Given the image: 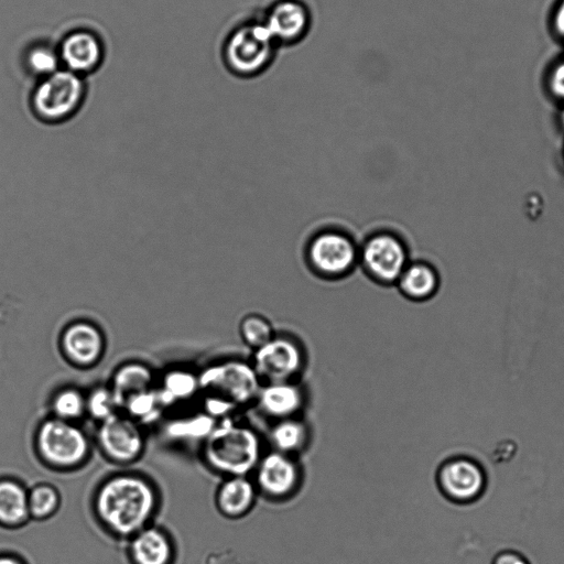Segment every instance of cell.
Segmentation results:
<instances>
[{
    "label": "cell",
    "instance_id": "obj_11",
    "mask_svg": "<svg viewBox=\"0 0 564 564\" xmlns=\"http://www.w3.org/2000/svg\"><path fill=\"white\" fill-rule=\"evenodd\" d=\"M260 18L278 45L300 42L312 24L311 11L302 0H273Z\"/></svg>",
    "mask_w": 564,
    "mask_h": 564
},
{
    "label": "cell",
    "instance_id": "obj_15",
    "mask_svg": "<svg viewBox=\"0 0 564 564\" xmlns=\"http://www.w3.org/2000/svg\"><path fill=\"white\" fill-rule=\"evenodd\" d=\"M64 355L75 365L90 366L102 355L105 337L100 328L89 321L72 322L62 333Z\"/></svg>",
    "mask_w": 564,
    "mask_h": 564
},
{
    "label": "cell",
    "instance_id": "obj_2",
    "mask_svg": "<svg viewBox=\"0 0 564 564\" xmlns=\"http://www.w3.org/2000/svg\"><path fill=\"white\" fill-rule=\"evenodd\" d=\"M204 454L215 470L246 476L262 457L261 442L253 429L225 420L207 436Z\"/></svg>",
    "mask_w": 564,
    "mask_h": 564
},
{
    "label": "cell",
    "instance_id": "obj_6",
    "mask_svg": "<svg viewBox=\"0 0 564 564\" xmlns=\"http://www.w3.org/2000/svg\"><path fill=\"white\" fill-rule=\"evenodd\" d=\"M260 380L252 364L238 359L214 364L198 378L199 387L209 397L224 400L237 409L257 399Z\"/></svg>",
    "mask_w": 564,
    "mask_h": 564
},
{
    "label": "cell",
    "instance_id": "obj_19",
    "mask_svg": "<svg viewBox=\"0 0 564 564\" xmlns=\"http://www.w3.org/2000/svg\"><path fill=\"white\" fill-rule=\"evenodd\" d=\"M131 554L137 564H167L172 547L162 531L147 528L135 533L131 542Z\"/></svg>",
    "mask_w": 564,
    "mask_h": 564
},
{
    "label": "cell",
    "instance_id": "obj_1",
    "mask_svg": "<svg viewBox=\"0 0 564 564\" xmlns=\"http://www.w3.org/2000/svg\"><path fill=\"white\" fill-rule=\"evenodd\" d=\"M155 506L153 487L143 478L130 475L110 478L96 497V511L100 520L120 535L142 530Z\"/></svg>",
    "mask_w": 564,
    "mask_h": 564
},
{
    "label": "cell",
    "instance_id": "obj_22",
    "mask_svg": "<svg viewBox=\"0 0 564 564\" xmlns=\"http://www.w3.org/2000/svg\"><path fill=\"white\" fill-rule=\"evenodd\" d=\"M269 437L274 451L292 456L304 448L308 432L306 425L294 416L279 420Z\"/></svg>",
    "mask_w": 564,
    "mask_h": 564
},
{
    "label": "cell",
    "instance_id": "obj_17",
    "mask_svg": "<svg viewBox=\"0 0 564 564\" xmlns=\"http://www.w3.org/2000/svg\"><path fill=\"white\" fill-rule=\"evenodd\" d=\"M395 285L408 300L422 302L431 299L438 290L440 276L436 269L426 261H410Z\"/></svg>",
    "mask_w": 564,
    "mask_h": 564
},
{
    "label": "cell",
    "instance_id": "obj_21",
    "mask_svg": "<svg viewBox=\"0 0 564 564\" xmlns=\"http://www.w3.org/2000/svg\"><path fill=\"white\" fill-rule=\"evenodd\" d=\"M29 517V495L24 488L12 479H0V523L15 527Z\"/></svg>",
    "mask_w": 564,
    "mask_h": 564
},
{
    "label": "cell",
    "instance_id": "obj_25",
    "mask_svg": "<svg viewBox=\"0 0 564 564\" xmlns=\"http://www.w3.org/2000/svg\"><path fill=\"white\" fill-rule=\"evenodd\" d=\"M198 387L197 377L187 371L174 370L165 376L161 397L170 401L183 400L191 397Z\"/></svg>",
    "mask_w": 564,
    "mask_h": 564
},
{
    "label": "cell",
    "instance_id": "obj_16",
    "mask_svg": "<svg viewBox=\"0 0 564 564\" xmlns=\"http://www.w3.org/2000/svg\"><path fill=\"white\" fill-rule=\"evenodd\" d=\"M256 400L264 414L283 420L295 416L303 405L304 397L300 387L292 381H280L261 387Z\"/></svg>",
    "mask_w": 564,
    "mask_h": 564
},
{
    "label": "cell",
    "instance_id": "obj_24",
    "mask_svg": "<svg viewBox=\"0 0 564 564\" xmlns=\"http://www.w3.org/2000/svg\"><path fill=\"white\" fill-rule=\"evenodd\" d=\"M239 333L245 344L253 350L263 346L275 335L270 319L259 313L247 314L240 321Z\"/></svg>",
    "mask_w": 564,
    "mask_h": 564
},
{
    "label": "cell",
    "instance_id": "obj_12",
    "mask_svg": "<svg viewBox=\"0 0 564 564\" xmlns=\"http://www.w3.org/2000/svg\"><path fill=\"white\" fill-rule=\"evenodd\" d=\"M254 470L257 489L272 499H283L294 494L301 478L294 458L278 451L262 455Z\"/></svg>",
    "mask_w": 564,
    "mask_h": 564
},
{
    "label": "cell",
    "instance_id": "obj_10",
    "mask_svg": "<svg viewBox=\"0 0 564 564\" xmlns=\"http://www.w3.org/2000/svg\"><path fill=\"white\" fill-rule=\"evenodd\" d=\"M442 494L453 502L464 505L478 500L487 487V475L479 462L467 456L452 457L437 470Z\"/></svg>",
    "mask_w": 564,
    "mask_h": 564
},
{
    "label": "cell",
    "instance_id": "obj_13",
    "mask_svg": "<svg viewBox=\"0 0 564 564\" xmlns=\"http://www.w3.org/2000/svg\"><path fill=\"white\" fill-rule=\"evenodd\" d=\"M62 67L77 75L95 72L104 58L101 39L87 29L68 32L57 45Z\"/></svg>",
    "mask_w": 564,
    "mask_h": 564
},
{
    "label": "cell",
    "instance_id": "obj_5",
    "mask_svg": "<svg viewBox=\"0 0 564 564\" xmlns=\"http://www.w3.org/2000/svg\"><path fill=\"white\" fill-rule=\"evenodd\" d=\"M359 246L345 230L325 228L307 241L305 259L308 268L325 280H339L358 264Z\"/></svg>",
    "mask_w": 564,
    "mask_h": 564
},
{
    "label": "cell",
    "instance_id": "obj_28",
    "mask_svg": "<svg viewBox=\"0 0 564 564\" xmlns=\"http://www.w3.org/2000/svg\"><path fill=\"white\" fill-rule=\"evenodd\" d=\"M162 401L161 394L156 395L149 389L130 397L124 404L135 417L147 419L158 411L159 403Z\"/></svg>",
    "mask_w": 564,
    "mask_h": 564
},
{
    "label": "cell",
    "instance_id": "obj_33",
    "mask_svg": "<svg viewBox=\"0 0 564 564\" xmlns=\"http://www.w3.org/2000/svg\"><path fill=\"white\" fill-rule=\"evenodd\" d=\"M0 564H21L17 558L11 556H0Z\"/></svg>",
    "mask_w": 564,
    "mask_h": 564
},
{
    "label": "cell",
    "instance_id": "obj_29",
    "mask_svg": "<svg viewBox=\"0 0 564 564\" xmlns=\"http://www.w3.org/2000/svg\"><path fill=\"white\" fill-rule=\"evenodd\" d=\"M116 405L111 391L102 388L94 390L86 401V409L94 417L101 421L115 414Z\"/></svg>",
    "mask_w": 564,
    "mask_h": 564
},
{
    "label": "cell",
    "instance_id": "obj_23",
    "mask_svg": "<svg viewBox=\"0 0 564 564\" xmlns=\"http://www.w3.org/2000/svg\"><path fill=\"white\" fill-rule=\"evenodd\" d=\"M23 63L28 72L40 79L62 68L57 46L47 43H36L29 46Z\"/></svg>",
    "mask_w": 564,
    "mask_h": 564
},
{
    "label": "cell",
    "instance_id": "obj_27",
    "mask_svg": "<svg viewBox=\"0 0 564 564\" xmlns=\"http://www.w3.org/2000/svg\"><path fill=\"white\" fill-rule=\"evenodd\" d=\"M52 405L58 419L68 421L77 419L84 413L86 400L78 390L67 388L55 394Z\"/></svg>",
    "mask_w": 564,
    "mask_h": 564
},
{
    "label": "cell",
    "instance_id": "obj_8",
    "mask_svg": "<svg viewBox=\"0 0 564 564\" xmlns=\"http://www.w3.org/2000/svg\"><path fill=\"white\" fill-rule=\"evenodd\" d=\"M36 444L41 456L50 464L72 467L83 462L88 453L84 432L68 421L55 417L40 426Z\"/></svg>",
    "mask_w": 564,
    "mask_h": 564
},
{
    "label": "cell",
    "instance_id": "obj_7",
    "mask_svg": "<svg viewBox=\"0 0 564 564\" xmlns=\"http://www.w3.org/2000/svg\"><path fill=\"white\" fill-rule=\"evenodd\" d=\"M409 262L408 246L393 231H375L359 246L358 264L379 284H395Z\"/></svg>",
    "mask_w": 564,
    "mask_h": 564
},
{
    "label": "cell",
    "instance_id": "obj_31",
    "mask_svg": "<svg viewBox=\"0 0 564 564\" xmlns=\"http://www.w3.org/2000/svg\"><path fill=\"white\" fill-rule=\"evenodd\" d=\"M491 564H531L529 560L518 551L502 550L491 560Z\"/></svg>",
    "mask_w": 564,
    "mask_h": 564
},
{
    "label": "cell",
    "instance_id": "obj_30",
    "mask_svg": "<svg viewBox=\"0 0 564 564\" xmlns=\"http://www.w3.org/2000/svg\"><path fill=\"white\" fill-rule=\"evenodd\" d=\"M547 89L557 100L564 101V58L552 65L547 74Z\"/></svg>",
    "mask_w": 564,
    "mask_h": 564
},
{
    "label": "cell",
    "instance_id": "obj_9",
    "mask_svg": "<svg viewBox=\"0 0 564 564\" xmlns=\"http://www.w3.org/2000/svg\"><path fill=\"white\" fill-rule=\"evenodd\" d=\"M304 350L296 338L276 334L254 350L252 366L267 382L292 381L304 366Z\"/></svg>",
    "mask_w": 564,
    "mask_h": 564
},
{
    "label": "cell",
    "instance_id": "obj_14",
    "mask_svg": "<svg viewBox=\"0 0 564 564\" xmlns=\"http://www.w3.org/2000/svg\"><path fill=\"white\" fill-rule=\"evenodd\" d=\"M98 441L102 451L120 463L135 459L143 448V436L135 423L117 414L102 420Z\"/></svg>",
    "mask_w": 564,
    "mask_h": 564
},
{
    "label": "cell",
    "instance_id": "obj_3",
    "mask_svg": "<svg viewBox=\"0 0 564 564\" xmlns=\"http://www.w3.org/2000/svg\"><path fill=\"white\" fill-rule=\"evenodd\" d=\"M276 46L261 18H249L229 31L221 54L226 67L232 74L253 77L270 66Z\"/></svg>",
    "mask_w": 564,
    "mask_h": 564
},
{
    "label": "cell",
    "instance_id": "obj_20",
    "mask_svg": "<svg viewBox=\"0 0 564 564\" xmlns=\"http://www.w3.org/2000/svg\"><path fill=\"white\" fill-rule=\"evenodd\" d=\"M152 372L143 364L130 362L118 369L110 389L117 405L124 404L127 400L140 392L150 389Z\"/></svg>",
    "mask_w": 564,
    "mask_h": 564
},
{
    "label": "cell",
    "instance_id": "obj_4",
    "mask_svg": "<svg viewBox=\"0 0 564 564\" xmlns=\"http://www.w3.org/2000/svg\"><path fill=\"white\" fill-rule=\"evenodd\" d=\"M85 94L83 76L62 67L39 80L31 93V110L43 122H63L78 111Z\"/></svg>",
    "mask_w": 564,
    "mask_h": 564
},
{
    "label": "cell",
    "instance_id": "obj_26",
    "mask_svg": "<svg viewBox=\"0 0 564 564\" xmlns=\"http://www.w3.org/2000/svg\"><path fill=\"white\" fill-rule=\"evenodd\" d=\"M59 496L50 485H37L29 494L30 516L42 519L51 516L58 507Z\"/></svg>",
    "mask_w": 564,
    "mask_h": 564
},
{
    "label": "cell",
    "instance_id": "obj_34",
    "mask_svg": "<svg viewBox=\"0 0 564 564\" xmlns=\"http://www.w3.org/2000/svg\"><path fill=\"white\" fill-rule=\"evenodd\" d=\"M560 121H561L562 127L564 128V108L562 109V111L560 113Z\"/></svg>",
    "mask_w": 564,
    "mask_h": 564
},
{
    "label": "cell",
    "instance_id": "obj_18",
    "mask_svg": "<svg viewBox=\"0 0 564 564\" xmlns=\"http://www.w3.org/2000/svg\"><path fill=\"white\" fill-rule=\"evenodd\" d=\"M256 484L246 476H230L217 491V507L228 518H240L247 514L254 505Z\"/></svg>",
    "mask_w": 564,
    "mask_h": 564
},
{
    "label": "cell",
    "instance_id": "obj_32",
    "mask_svg": "<svg viewBox=\"0 0 564 564\" xmlns=\"http://www.w3.org/2000/svg\"><path fill=\"white\" fill-rule=\"evenodd\" d=\"M552 28L554 33L564 40V0L558 2L553 12Z\"/></svg>",
    "mask_w": 564,
    "mask_h": 564
}]
</instances>
